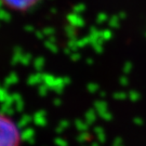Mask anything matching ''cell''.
<instances>
[{
    "mask_svg": "<svg viewBox=\"0 0 146 146\" xmlns=\"http://www.w3.org/2000/svg\"><path fill=\"white\" fill-rule=\"evenodd\" d=\"M0 146H20V132L13 121L0 115Z\"/></svg>",
    "mask_w": 146,
    "mask_h": 146,
    "instance_id": "obj_1",
    "label": "cell"
}]
</instances>
